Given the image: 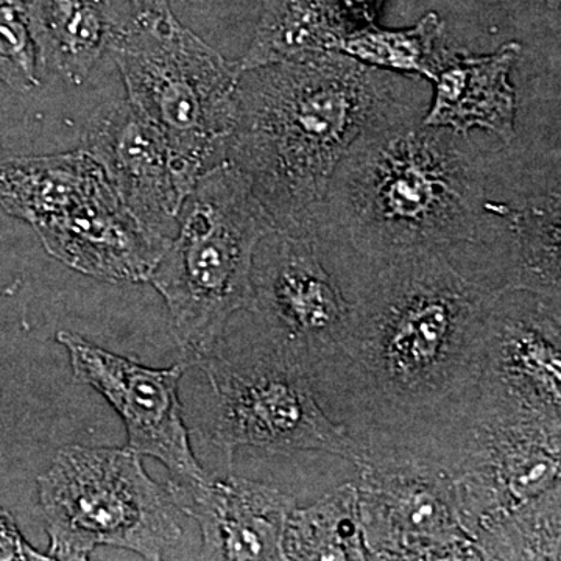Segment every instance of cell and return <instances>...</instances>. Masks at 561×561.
I'll use <instances>...</instances> for the list:
<instances>
[{
    "mask_svg": "<svg viewBox=\"0 0 561 561\" xmlns=\"http://www.w3.org/2000/svg\"><path fill=\"white\" fill-rule=\"evenodd\" d=\"M0 206L32 225L55 260L106 283H146L169 245L140 227L83 149L0 161Z\"/></svg>",
    "mask_w": 561,
    "mask_h": 561,
    "instance_id": "52a82bcc",
    "label": "cell"
},
{
    "mask_svg": "<svg viewBox=\"0 0 561 561\" xmlns=\"http://www.w3.org/2000/svg\"><path fill=\"white\" fill-rule=\"evenodd\" d=\"M176 507L197 523L201 560H284L283 537L297 501L268 483L230 474L194 485L165 483Z\"/></svg>",
    "mask_w": 561,
    "mask_h": 561,
    "instance_id": "9a60e30c",
    "label": "cell"
},
{
    "mask_svg": "<svg viewBox=\"0 0 561 561\" xmlns=\"http://www.w3.org/2000/svg\"><path fill=\"white\" fill-rule=\"evenodd\" d=\"M108 50L128 102L169 151L184 201L203 173L225 161L242 72L172 13H131L121 20Z\"/></svg>",
    "mask_w": 561,
    "mask_h": 561,
    "instance_id": "5b68a950",
    "label": "cell"
},
{
    "mask_svg": "<svg viewBox=\"0 0 561 561\" xmlns=\"http://www.w3.org/2000/svg\"><path fill=\"white\" fill-rule=\"evenodd\" d=\"M356 483L371 560H483L437 461L393 446L364 448Z\"/></svg>",
    "mask_w": 561,
    "mask_h": 561,
    "instance_id": "30bf717a",
    "label": "cell"
},
{
    "mask_svg": "<svg viewBox=\"0 0 561 561\" xmlns=\"http://www.w3.org/2000/svg\"><path fill=\"white\" fill-rule=\"evenodd\" d=\"M354 2L359 3L362 9L365 11H368V13L371 14V16L376 18V14H378L379 7L382 5L386 0H354Z\"/></svg>",
    "mask_w": 561,
    "mask_h": 561,
    "instance_id": "484cf974",
    "label": "cell"
},
{
    "mask_svg": "<svg viewBox=\"0 0 561 561\" xmlns=\"http://www.w3.org/2000/svg\"><path fill=\"white\" fill-rule=\"evenodd\" d=\"M386 77L339 51L242 72L225 161L276 232L317 236L321 203L354 144L408 110Z\"/></svg>",
    "mask_w": 561,
    "mask_h": 561,
    "instance_id": "7a4b0ae2",
    "label": "cell"
},
{
    "mask_svg": "<svg viewBox=\"0 0 561 561\" xmlns=\"http://www.w3.org/2000/svg\"><path fill=\"white\" fill-rule=\"evenodd\" d=\"M0 560L51 561L47 553L36 551L5 508L0 505Z\"/></svg>",
    "mask_w": 561,
    "mask_h": 561,
    "instance_id": "cb8c5ba5",
    "label": "cell"
},
{
    "mask_svg": "<svg viewBox=\"0 0 561 561\" xmlns=\"http://www.w3.org/2000/svg\"><path fill=\"white\" fill-rule=\"evenodd\" d=\"M36 61L28 3L0 0V81L14 91H32L39 87Z\"/></svg>",
    "mask_w": 561,
    "mask_h": 561,
    "instance_id": "603a6c76",
    "label": "cell"
},
{
    "mask_svg": "<svg viewBox=\"0 0 561 561\" xmlns=\"http://www.w3.org/2000/svg\"><path fill=\"white\" fill-rule=\"evenodd\" d=\"M57 341L68 351L73 381L101 393L124 421L128 448L161 461L176 485L209 478L192 449L180 401V381L191 367L186 360L151 368L72 331L58 332Z\"/></svg>",
    "mask_w": 561,
    "mask_h": 561,
    "instance_id": "8fae6325",
    "label": "cell"
},
{
    "mask_svg": "<svg viewBox=\"0 0 561 561\" xmlns=\"http://www.w3.org/2000/svg\"><path fill=\"white\" fill-rule=\"evenodd\" d=\"M133 13L140 14H168L172 13L169 0H127Z\"/></svg>",
    "mask_w": 561,
    "mask_h": 561,
    "instance_id": "d4e9b609",
    "label": "cell"
},
{
    "mask_svg": "<svg viewBox=\"0 0 561 561\" xmlns=\"http://www.w3.org/2000/svg\"><path fill=\"white\" fill-rule=\"evenodd\" d=\"M560 209L559 183L522 201H485L486 213L500 221L490 247L501 253L497 287L502 294L524 291L561 302Z\"/></svg>",
    "mask_w": 561,
    "mask_h": 561,
    "instance_id": "e0dca14e",
    "label": "cell"
},
{
    "mask_svg": "<svg viewBox=\"0 0 561 561\" xmlns=\"http://www.w3.org/2000/svg\"><path fill=\"white\" fill-rule=\"evenodd\" d=\"M552 7H559L560 0H549Z\"/></svg>",
    "mask_w": 561,
    "mask_h": 561,
    "instance_id": "4316f807",
    "label": "cell"
},
{
    "mask_svg": "<svg viewBox=\"0 0 561 561\" xmlns=\"http://www.w3.org/2000/svg\"><path fill=\"white\" fill-rule=\"evenodd\" d=\"M316 234L272 232L254 254L253 316L306 359L330 348L350 320L351 300L320 260Z\"/></svg>",
    "mask_w": 561,
    "mask_h": 561,
    "instance_id": "7c38bea8",
    "label": "cell"
},
{
    "mask_svg": "<svg viewBox=\"0 0 561 561\" xmlns=\"http://www.w3.org/2000/svg\"><path fill=\"white\" fill-rule=\"evenodd\" d=\"M206 376L209 440L231 467L241 448L272 454L324 453L359 465L364 449L321 408L306 354L257 324L250 335H221L195 362Z\"/></svg>",
    "mask_w": 561,
    "mask_h": 561,
    "instance_id": "8992f818",
    "label": "cell"
},
{
    "mask_svg": "<svg viewBox=\"0 0 561 561\" xmlns=\"http://www.w3.org/2000/svg\"><path fill=\"white\" fill-rule=\"evenodd\" d=\"M501 297L446 251L383 262L351 300L341 337L306 359L321 408L362 449L408 445L449 426L478 397Z\"/></svg>",
    "mask_w": 561,
    "mask_h": 561,
    "instance_id": "6da1fadb",
    "label": "cell"
},
{
    "mask_svg": "<svg viewBox=\"0 0 561 561\" xmlns=\"http://www.w3.org/2000/svg\"><path fill=\"white\" fill-rule=\"evenodd\" d=\"M272 232L271 217L227 161L203 173L183 202L175 236L149 283L164 298L191 367L236 313L254 312V254Z\"/></svg>",
    "mask_w": 561,
    "mask_h": 561,
    "instance_id": "277c9868",
    "label": "cell"
},
{
    "mask_svg": "<svg viewBox=\"0 0 561 561\" xmlns=\"http://www.w3.org/2000/svg\"><path fill=\"white\" fill-rule=\"evenodd\" d=\"M81 149L101 164L114 191L144 230L171 242L184 197L160 133L130 102H111L92 114Z\"/></svg>",
    "mask_w": 561,
    "mask_h": 561,
    "instance_id": "5bb4252c",
    "label": "cell"
},
{
    "mask_svg": "<svg viewBox=\"0 0 561 561\" xmlns=\"http://www.w3.org/2000/svg\"><path fill=\"white\" fill-rule=\"evenodd\" d=\"M432 457L451 478L461 519L476 538L561 483V420L478 393L438 435Z\"/></svg>",
    "mask_w": 561,
    "mask_h": 561,
    "instance_id": "9c48e42d",
    "label": "cell"
},
{
    "mask_svg": "<svg viewBox=\"0 0 561 561\" xmlns=\"http://www.w3.org/2000/svg\"><path fill=\"white\" fill-rule=\"evenodd\" d=\"M113 0H32L31 32L44 68L81 84L119 25Z\"/></svg>",
    "mask_w": 561,
    "mask_h": 561,
    "instance_id": "d6986e66",
    "label": "cell"
},
{
    "mask_svg": "<svg viewBox=\"0 0 561 561\" xmlns=\"http://www.w3.org/2000/svg\"><path fill=\"white\" fill-rule=\"evenodd\" d=\"M51 560H90L101 546L165 559L180 545L179 507L147 474L138 453L69 445L38 476Z\"/></svg>",
    "mask_w": 561,
    "mask_h": 561,
    "instance_id": "ba28073f",
    "label": "cell"
},
{
    "mask_svg": "<svg viewBox=\"0 0 561 561\" xmlns=\"http://www.w3.org/2000/svg\"><path fill=\"white\" fill-rule=\"evenodd\" d=\"M365 24L370 22L348 0H267L238 68L247 72L335 51L346 33Z\"/></svg>",
    "mask_w": 561,
    "mask_h": 561,
    "instance_id": "ac0fdd59",
    "label": "cell"
},
{
    "mask_svg": "<svg viewBox=\"0 0 561 561\" xmlns=\"http://www.w3.org/2000/svg\"><path fill=\"white\" fill-rule=\"evenodd\" d=\"M483 560H560L561 483L476 537Z\"/></svg>",
    "mask_w": 561,
    "mask_h": 561,
    "instance_id": "7402d4cb",
    "label": "cell"
},
{
    "mask_svg": "<svg viewBox=\"0 0 561 561\" xmlns=\"http://www.w3.org/2000/svg\"><path fill=\"white\" fill-rule=\"evenodd\" d=\"M522 44L508 41L485 55L442 47L434 79V98L423 124L460 136L489 131L504 142L515 139L516 99L512 70Z\"/></svg>",
    "mask_w": 561,
    "mask_h": 561,
    "instance_id": "2e32d148",
    "label": "cell"
},
{
    "mask_svg": "<svg viewBox=\"0 0 561 561\" xmlns=\"http://www.w3.org/2000/svg\"><path fill=\"white\" fill-rule=\"evenodd\" d=\"M460 135L401 111L346 154L317 214V238L343 239L373 264L421 250L486 245L485 179Z\"/></svg>",
    "mask_w": 561,
    "mask_h": 561,
    "instance_id": "3957f363",
    "label": "cell"
},
{
    "mask_svg": "<svg viewBox=\"0 0 561 561\" xmlns=\"http://www.w3.org/2000/svg\"><path fill=\"white\" fill-rule=\"evenodd\" d=\"M561 302L524 291L491 312L478 393L561 420Z\"/></svg>",
    "mask_w": 561,
    "mask_h": 561,
    "instance_id": "4fadbf2b",
    "label": "cell"
},
{
    "mask_svg": "<svg viewBox=\"0 0 561 561\" xmlns=\"http://www.w3.org/2000/svg\"><path fill=\"white\" fill-rule=\"evenodd\" d=\"M284 560H371L362 531L356 483L328 491L308 507H295L283 537Z\"/></svg>",
    "mask_w": 561,
    "mask_h": 561,
    "instance_id": "ffe728a7",
    "label": "cell"
},
{
    "mask_svg": "<svg viewBox=\"0 0 561 561\" xmlns=\"http://www.w3.org/2000/svg\"><path fill=\"white\" fill-rule=\"evenodd\" d=\"M443 31L445 24L434 11L402 31L378 27L370 22L346 33L335 51L383 72L412 73L432 80L440 57Z\"/></svg>",
    "mask_w": 561,
    "mask_h": 561,
    "instance_id": "44dd1931",
    "label": "cell"
}]
</instances>
